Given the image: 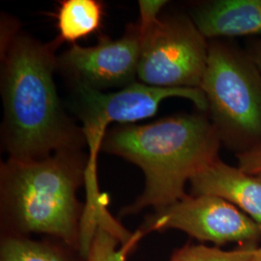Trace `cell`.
<instances>
[{"instance_id":"obj_6","label":"cell","mask_w":261,"mask_h":261,"mask_svg":"<svg viewBox=\"0 0 261 261\" xmlns=\"http://www.w3.org/2000/svg\"><path fill=\"white\" fill-rule=\"evenodd\" d=\"M167 229L184 231L200 242L214 243L218 248L227 243L259 247L261 241V226L252 218L223 198L207 195H187L155 210L138 230L144 236Z\"/></svg>"},{"instance_id":"obj_5","label":"cell","mask_w":261,"mask_h":261,"mask_svg":"<svg viewBox=\"0 0 261 261\" xmlns=\"http://www.w3.org/2000/svg\"><path fill=\"white\" fill-rule=\"evenodd\" d=\"M138 27L142 35L138 76L142 84L200 89L209 42L191 17L168 15L145 28Z\"/></svg>"},{"instance_id":"obj_2","label":"cell","mask_w":261,"mask_h":261,"mask_svg":"<svg viewBox=\"0 0 261 261\" xmlns=\"http://www.w3.org/2000/svg\"><path fill=\"white\" fill-rule=\"evenodd\" d=\"M96 154L61 150L31 161L8 159L0 167L1 236L43 234L80 252L85 204L77 191L86 185Z\"/></svg>"},{"instance_id":"obj_1","label":"cell","mask_w":261,"mask_h":261,"mask_svg":"<svg viewBox=\"0 0 261 261\" xmlns=\"http://www.w3.org/2000/svg\"><path fill=\"white\" fill-rule=\"evenodd\" d=\"M56 39L44 44L18 32L1 47L2 145L9 159L31 161L57 151L82 149L83 128L64 112L56 91Z\"/></svg>"},{"instance_id":"obj_12","label":"cell","mask_w":261,"mask_h":261,"mask_svg":"<svg viewBox=\"0 0 261 261\" xmlns=\"http://www.w3.org/2000/svg\"><path fill=\"white\" fill-rule=\"evenodd\" d=\"M142 237L140 230L127 231L107 212L98 219L85 261H126Z\"/></svg>"},{"instance_id":"obj_10","label":"cell","mask_w":261,"mask_h":261,"mask_svg":"<svg viewBox=\"0 0 261 261\" xmlns=\"http://www.w3.org/2000/svg\"><path fill=\"white\" fill-rule=\"evenodd\" d=\"M209 40L261 36V0H212L197 4L190 14Z\"/></svg>"},{"instance_id":"obj_3","label":"cell","mask_w":261,"mask_h":261,"mask_svg":"<svg viewBox=\"0 0 261 261\" xmlns=\"http://www.w3.org/2000/svg\"><path fill=\"white\" fill-rule=\"evenodd\" d=\"M221 146L217 130L203 113H182L107 130L100 150L135 164L145 178L142 194L120 216L148 207L158 210L186 196L187 183L220 158Z\"/></svg>"},{"instance_id":"obj_13","label":"cell","mask_w":261,"mask_h":261,"mask_svg":"<svg viewBox=\"0 0 261 261\" xmlns=\"http://www.w3.org/2000/svg\"><path fill=\"white\" fill-rule=\"evenodd\" d=\"M103 4L97 0H64L57 11L60 43L72 42L96 32L102 24Z\"/></svg>"},{"instance_id":"obj_11","label":"cell","mask_w":261,"mask_h":261,"mask_svg":"<svg viewBox=\"0 0 261 261\" xmlns=\"http://www.w3.org/2000/svg\"><path fill=\"white\" fill-rule=\"evenodd\" d=\"M0 261H83L80 252L65 243L46 237L1 236Z\"/></svg>"},{"instance_id":"obj_18","label":"cell","mask_w":261,"mask_h":261,"mask_svg":"<svg viewBox=\"0 0 261 261\" xmlns=\"http://www.w3.org/2000/svg\"><path fill=\"white\" fill-rule=\"evenodd\" d=\"M249 261H261V246L257 247L252 254V258Z\"/></svg>"},{"instance_id":"obj_8","label":"cell","mask_w":261,"mask_h":261,"mask_svg":"<svg viewBox=\"0 0 261 261\" xmlns=\"http://www.w3.org/2000/svg\"><path fill=\"white\" fill-rule=\"evenodd\" d=\"M142 35L138 24L130 25L121 39L100 36L94 47L73 44L59 57L57 67L74 82L103 91L111 87L128 86L138 75Z\"/></svg>"},{"instance_id":"obj_15","label":"cell","mask_w":261,"mask_h":261,"mask_svg":"<svg viewBox=\"0 0 261 261\" xmlns=\"http://www.w3.org/2000/svg\"><path fill=\"white\" fill-rule=\"evenodd\" d=\"M235 156L238 161V168L249 174L261 177V144Z\"/></svg>"},{"instance_id":"obj_4","label":"cell","mask_w":261,"mask_h":261,"mask_svg":"<svg viewBox=\"0 0 261 261\" xmlns=\"http://www.w3.org/2000/svg\"><path fill=\"white\" fill-rule=\"evenodd\" d=\"M200 89L222 145L236 155L261 144V72L246 50L210 40Z\"/></svg>"},{"instance_id":"obj_9","label":"cell","mask_w":261,"mask_h":261,"mask_svg":"<svg viewBox=\"0 0 261 261\" xmlns=\"http://www.w3.org/2000/svg\"><path fill=\"white\" fill-rule=\"evenodd\" d=\"M191 195L215 196L236 206L261 226V177L220 158L190 180Z\"/></svg>"},{"instance_id":"obj_14","label":"cell","mask_w":261,"mask_h":261,"mask_svg":"<svg viewBox=\"0 0 261 261\" xmlns=\"http://www.w3.org/2000/svg\"><path fill=\"white\" fill-rule=\"evenodd\" d=\"M257 247H240L224 251L218 247L202 244L185 246L175 250L169 261H249Z\"/></svg>"},{"instance_id":"obj_16","label":"cell","mask_w":261,"mask_h":261,"mask_svg":"<svg viewBox=\"0 0 261 261\" xmlns=\"http://www.w3.org/2000/svg\"><path fill=\"white\" fill-rule=\"evenodd\" d=\"M140 19L139 25L145 28L160 18V13L167 5V1H140Z\"/></svg>"},{"instance_id":"obj_17","label":"cell","mask_w":261,"mask_h":261,"mask_svg":"<svg viewBox=\"0 0 261 261\" xmlns=\"http://www.w3.org/2000/svg\"><path fill=\"white\" fill-rule=\"evenodd\" d=\"M246 51L261 72V39L252 41Z\"/></svg>"},{"instance_id":"obj_7","label":"cell","mask_w":261,"mask_h":261,"mask_svg":"<svg viewBox=\"0 0 261 261\" xmlns=\"http://www.w3.org/2000/svg\"><path fill=\"white\" fill-rule=\"evenodd\" d=\"M172 97L192 101L202 112L208 110L205 95L198 88H167L133 83L119 91L103 93L86 86H75V110L84 124L90 150H100L111 123H134L152 117L162 101Z\"/></svg>"}]
</instances>
